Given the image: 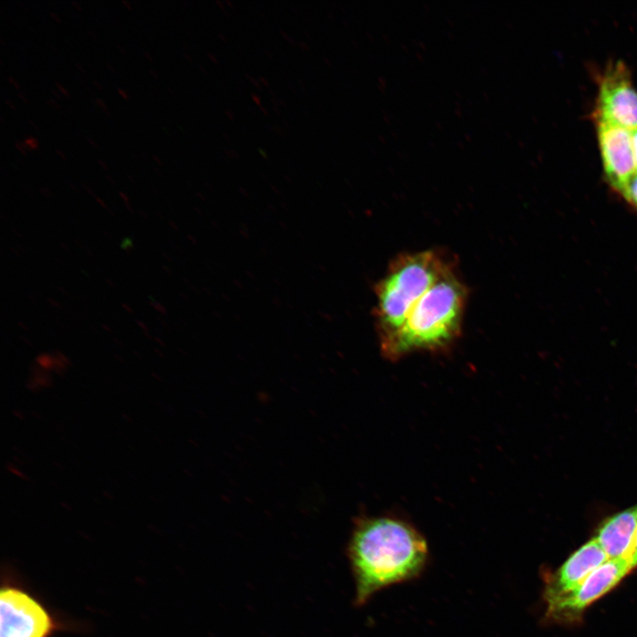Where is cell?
Segmentation results:
<instances>
[{"label":"cell","mask_w":637,"mask_h":637,"mask_svg":"<svg viewBox=\"0 0 637 637\" xmlns=\"http://www.w3.org/2000/svg\"><path fill=\"white\" fill-rule=\"evenodd\" d=\"M50 93L57 99H61V97H62L61 94L53 88H50Z\"/></svg>","instance_id":"cell-27"},{"label":"cell","mask_w":637,"mask_h":637,"mask_svg":"<svg viewBox=\"0 0 637 637\" xmlns=\"http://www.w3.org/2000/svg\"><path fill=\"white\" fill-rule=\"evenodd\" d=\"M346 552L357 606L383 588L417 579L429 560L423 534L408 521L392 516L357 518Z\"/></svg>","instance_id":"cell-1"},{"label":"cell","mask_w":637,"mask_h":637,"mask_svg":"<svg viewBox=\"0 0 637 637\" xmlns=\"http://www.w3.org/2000/svg\"><path fill=\"white\" fill-rule=\"evenodd\" d=\"M116 47H117V49H118L122 54H124V55L127 54V51L125 50V49H124L121 45H119V43H117V44H116Z\"/></svg>","instance_id":"cell-37"},{"label":"cell","mask_w":637,"mask_h":637,"mask_svg":"<svg viewBox=\"0 0 637 637\" xmlns=\"http://www.w3.org/2000/svg\"><path fill=\"white\" fill-rule=\"evenodd\" d=\"M105 178L110 183L115 184V180L110 175H105Z\"/></svg>","instance_id":"cell-42"},{"label":"cell","mask_w":637,"mask_h":637,"mask_svg":"<svg viewBox=\"0 0 637 637\" xmlns=\"http://www.w3.org/2000/svg\"><path fill=\"white\" fill-rule=\"evenodd\" d=\"M632 134V144L635 161V166L637 171V128L631 131Z\"/></svg>","instance_id":"cell-13"},{"label":"cell","mask_w":637,"mask_h":637,"mask_svg":"<svg viewBox=\"0 0 637 637\" xmlns=\"http://www.w3.org/2000/svg\"><path fill=\"white\" fill-rule=\"evenodd\" d=\"M104 64H105L106 68H107L110 72L115 73V67H114L111 63L105 62Z\"/></svg>","instance_id":"cell-29"},{"label":"cell","mask_w":637,"mask_h":637,"mask_svg":"<svg viewBox=\"0 0 637 637\" xmlns=\"http://www.w3.org/2000/svg\"><path fill=\"white\" fill-rule=\"evenodd\" d=\"M92 83H93V84H94V86H95L96 88H97L98 89H100V90H102V89H103V88H102L101 84H100L99 82H97L96 81H95V80H94V81H92Z\"/></svg>","instance_id":"cell-40"},{"label":"cell","mask_w":637,"mask_h":637,"mask_svg":"<svg viewBox=\"0 0 637 637\" xmlns=\"http://www.w3.org/2000/svg\"><path fill=\"white\" fill-rule=\"evenodd\" d=\"M85 139H86V141H87L90 145H92L94 148L97 149V148L99 147L98 144L96 142V141H95L94 139H92V138H90V137H88V136H86Z\"/></svg>","instance_id":"cell-22"},{"label":"cell","mask_w":637,"mask_h":637,"mask_svg":"<svg viewBox=\"0 0 637 637\" xmlns=\"http://www.w3.org/2000/svg\"><path fill=\"white\" fill-rule=\"evenodd\" d=\"M88 34L90 35V37L93 39V41L96 42L97 39L96 37V34L93 31H91V29L88 30Z\"/></svg>","instance_id":"cell-36"},{"label":"cell","mask_w":637,"mask_h":637,"mask_svg":"<svg viewBox=\"0 0 637 637\" xmlns=\"http://www.w3.org/2000/svg\"><path fill=\"white\" fill-rule=\"evenodd\" d=\"M637 530V504L605 518L596 530L595 539L608 559H628Z\"/></svg>","instance_id":"cell-9"},{"label":"cell","mask_w":637,"mask_h":637,"mask_svg":"<svg viewBox=\"0 0 637 637\" xmlns=\"http://www.w3.org/2000/svg\"><path fill=\"white\" fill-rule=\"evenodd\" d=\"M127 177L132 183H135V180L130 174H127Z\"/></svg>","instance_id":"cell-44"},{"label":"cell","mask_w":637,"mask_h":637,"mask_svg":"<svg viewBox=\"0 0 637 637\" xmlns=\"http://www.w3.org/2000/svg\"><path fill=\"white\" fill-rule=\"evenodd\" d=\"M97 162L104 170H108V165H106V163L104 160L99 159Z\"/></svg>","instance_id":"cell-30"},{"label":"cell","mask_w":637,"mask_h":637,"mask_svg":"<svg viewBox=\"0 0 637 637\" xmlns=\"http://www.w3.org/2000/svg\"><path fill=\"white\" fill-rule=\"evenodd\" d=\"M595 116L630 131L637 128V90L621 61L610 65L601 77Z\"/></svg>","instance_id":"cell-6"},{"label":"cell","mask_w":637,"mask_h":637,"mask_svg":"<svg viewBox=\"0 0 637 637\" xmlns=\"http://www.w3.org/2000/svg\"><path fill=\"white\" fill-rule=\"evenodd\" d=\"M49 46L51 47L53 50H55V48L50 43L49 44Z\"/></svg>","instance_id":"cell-48"},{"label":"cell","mask_w":637,"mask_h":637,"mask_svg":"<svg viewBox=\"0 0 637 637\" xmlns=\"http://www.w3.org/2000/svg\"><path fill=\"white\" fill-rule=\"evenodd\" d=\"M55 151H56L57 155H58L60 158H62V159H64V160L66 159L65 154L61 150L56 149Z\"/></svg>","instance_id":"cell-28"},{"label":"cell","mask_w":637,"mask_h":637,"mask_svg":"<svg viewBox=\"0 0 637 637\" xmlns=\"http://www.w3.org/2000/svg\"><path fill=\"white\" fill-rule=\"evenodd\" d=\"M98 203H100L103 207L106 208L105 203L100 199L99 197H96Z\"/></svg>","instance_id":"cell-43"},{"label":"cell","mask_w":637,"mask_h":637,"mask_svg":"<svg viewBox=\"0 0 637 637\" xmlns=\"http://www.w3.org/2000/svg\"><path fill=\"white\" fill-rule=\"evenodd\" d=\"M619 194L637 211V173L631 178Z\"/></svg>","instance_id":"cell-10"},{"label":"cell","mask_w":637,"mask_h":637,"mask_svg":"<svg viewBox=\"0 0 637 637\" xmlns=\"http://www.w3.org/2000/svg\"><path fill=\"white\" fill-rule=\"evenodd\" d=\"M94 102H95V104H96V105H98V106L103 110V111H104L106 115L111 116L110 111H109V109H108L106 104H105L102 99H100V98H95V99H94Z\"/></svg>","instance_id":"cell-14"},{"label":"cell","mask_w":637,"mask_h":637,"mask_svg":"<svg viewBox=\"0 0 637 637\" xmlns=\"http://www.w3.org/2000/svg\"><path fill=\"white\" fill-rule=\"evenodd\" d=\"M628 561L630 563L632 569L637 567V530H636V534H635V538H634L633 549L628 557Z\"/></svg>","instance_id":"cell-12"},{"label":"cell","mask_w":637,"mask_h":637,"mask_svg":"<svg viewBox=\"0 0 637 637\" xmlns=\"http://www.w3.org/2000/svg\"><path fill=\"white\" fill-rule=\"evenodd\" d=\"M137 323H138V324L140 325V326L142 327L143 329H147V327L144 326L145 325H144L142 322L141 323V322L137 321Z\"/></svg>","instance_id":"cell-45"},{"label":"cell","mask_w":637,"mask_h":637,"mask_svg":"<svg viewBox=\"0 0 637 637\" xmlns=\"http://www.w3.org/2000/svg\"><path fill=\"white\" fill-rule=\"evenodd\" d=\"M46 103H47L50 106H51L52 108H55V109H60V108H61L60 105L58 104V103L54 98H48V99L46 100Z\"/></svg>","instance_id":"cell-18"},{"label":"cell","mask_w":637,"mask_h":637,"mask_svg":"<svg viewBox=\"0 0 637 637\" xmlns=\"http://www.w3.org/2000/svg\"><path fill=\"white\" fill-rule=\"evenodd\" d=\"M75 66H76L77 69H79V71H80L81 73H86L85 70H84V68L80 65V63H75Z\"/></svg>","instance_id":"cell-39"},{"label":"cell","mask_w":637,"mask_h":637,"mask_svg":"<svg viewBox=\"0 0 637 637\" xmlns=\"http://www.w3.org/2000/svg\"><path fill=\"white\" fill-rule=\"evenodd\" d=\"M632 570L626 558L608 559L575 588L547 603L546 617L556 622H572L587 607L613 587Z\"/></svg>","instance_id":"cell-5"},{"label":"cell","mask_w":637,"mask_h":637,"mask_svg":"<svg viewBox=\"0 0 637 637\" xmlns=\"http://www.w3.org/2000/svg\"><path fill=\"white\" fill-rule=\"evenodd\" d=\"M4 103L11 108L12 110H16L14 104L7 98L4 99Z\"/></svg>","instance_id":"cell-31"},{"label":"cell","mask_w":637,"mask_h":637,"mask_svg":"<svg viewBox=\"0 0 637 637\" xmlns=\"http://www.w3.org/2000/svg\"><path fill=\"white\" fill-rule=\"evenodd\" d=\"M14 144H15L16 149H17L22 155H27V149H26L25 144H24L23 142H21V141H19V140H16L15 142H14Z\"/></svg>","instance_id":"cell-16"},{"label":"cell","mask_w":637,"mask_h":637,"mask_svg":"<svg viewBox=\"0 0 637 637\" xmlns=\"http://www.w3.org/2000/svg\"><path fill=\"white\" fill-rule=\"evenodd\" d=\"M152 158H153V160H154L158 165H163V163L161 162V160L159 159V157H158L157 155H154V154H153V155H152Z\"/></svg>","instance_id":"cell-34"},{"label":"cell","mask_w":637,"mask_h":637,"mask_svg":"<svg viewBox=\"0 0 637 637\" xmlns=\"http://www.w3.org/2000/svg\"><path fill=\"white\" fill-rule=\"evenodd\" d=\"M55 86H56V88L58 89V92H59L62 96H64L66 97V98H69V97H70V93H69V91L64 87V85H62L61 83H59V82L57 81V82H55Z\"/></svg>","instance_id":"cell-15"},{"label":"cell","mask_w":637,"mask_h":637,"mask_svg":"<svg viewBox=\"0 0 637 637\" xmlns=\"http://www.w3.org/2000/svg\"><path fill=\"white\" fill-rule=\"evenodd\" d=\"M122 248L125 249H132L133 243L130 240H124V242L121 244Z\"/></svg>","instance_id":"cell-21"},{"label":"cell","mask_w":637,"mask_h":637,"mask_svg":"<svg viewBox=\"0 0 637 637\" xmlns=\"http://www.w3.org/2000/svg\"><path fill=\"white\" fill-rule=\"evenodd\" d=\"M39 190H40V192H41L43 196H45L46 197H51V196H53V195H52V193L50 192V190L49 188H40Z\"/></svg>","instance_id":"cell-20"},{"label":"cell","mask_w":637,"mask_h":637,"mask_svg":"<svg viewBox=\"0 0 637 637\" xmlns=\"http://www.w3.org/2000/svg\"><path fill=\"white\" fill-rule=\"evenodd\" d=\"M7 81L10 84H12L16 89H20V85L18 83V81L12 76L7 77Z\"/></svg>","instance_id":"cell-19"},{"label":"cell","mask_w":637,"mask_h":637,"mask_svg":"<svg viewBox=\"0 0 637 637\" xmlns=\"http://www.w3.org/2000/svg\"><path fill=\"white\" fill-rule=\"evenodd\" d=\"M71 4H72L75 9H77L78 11H80V12L82 11V8H81V4H80L77 1L72 0V1H71Z\"/></svg>","instance_id":"cell-26"},{"label":"cell","mask_w":637,"mask_h":637,"mask_svg":"<svg viewBox=\"0 0 637 637\" xmlns=\"http://www.w3.org/2000/svg\"><path fill=\"white\" fill-rule=\"evenodd\" d=\"M72 629L34 594L13 572L2 573L0 637H53Z\"/></svg>","instance_id":"cell-4"},{"label":"cell","mask_w":637,"mask_h":637,"mask_svg":"<svg viewBox=\"0 0 637 637\" xmlns=\"http://www.w3.org/2000/svg\"><path fill=\"white\" fill-rule=\"evenodd\" d=\"M595 120L603 172L609 184L619 193L637 173L631 131L610 122Z\"/></svg>","instance_id":"cell-7"},{"label":"cell","mask_w":637,"mask_h":637,"mask_svg":"<svg viewBox=\"0 0 637 637\" xmlns=\"http://www.w3.org/2000/svg\"><path fill=\"white\" fill-rule=\"evenodd\" d=\"M17 96H18V97H19V99H21L25 104H28L27 98L26 97V96H25L22 92H19H19L17 93Z\"/></svg>","instance_id":"cell-25"},{"label":"cell","mask_w":637,"mask_h":637,"mask_svg":"<svg viewBox=\"0 0 637 637\" xmlns=\"http://www.w3.org/2000/svg\"><path fill=\"white\" fill-rule=\"evenodd\" d=\"M23 142L25 144L27 150H28V151L37 150L39 147L38 140L32 135H28V136L25 137Z\"/></svg>","instance_id":"cell-11"},{"label":"cell","mask_w":637,"mask_h":637,"mask_svg":"<svg viewBox=\"0 0 637 637\" xmlns=\"http://www.w3.org/2000/svg\"><path fill=\"white\" fill-rule=\"evenodd\" d=\"M467 288L452 267L418 301L401 327L380 343L390 361L416 352H438L459 338L467 301Z\"/></svg>","instance_id":"cell-2"},{"label":"cell","mask_w":637,"mask_h":637,"mask_svg":"<svg viewBox=\"0 0 637 637\" xmlns=\"http://www.w3.org/2000/svg\"><path fill=\"white\" fill-rule=\"evenodd\" d=\"M122 4L126 6V8H127V10H129V11H132V10H133L132 5H131V4H130L128 1L123 0V1H122Z\"/></svg>","instance_id":"cell-33"},{"label":"cell","mask_w":637,"mask_h":637,"mask_svg":"<svg viewBox=\"0 0 637 637\" xmlns=\"http://www.w3.org/2000/svg\"><path fill=\"white\" fill-rule=\"evenodd\" d=\"M49 14L56 22L61 23V19L57 13H55L54 12H50Z\"/></svg>","instance_id":"cell-24"},{"label":"cell","mask_w":637,"mask_h":637,"mask_svg":"<svg viewBox=\"0 0 637 637\" xmlns=\"http://www.w3.org/2000/svg\"><path fill=\"white\" fill-rule=\"evenodd\" d=\"M28 122L35 129H38L37 124L33 119H29Z\"/></svg>","instance_id":"cell-41"},{"label":"cell","mask_w":637,"mask_h":637,"mask_svg":"<svg viewBox=\"0 0 637 637\" xmlns=\"http://www.w3.org/2000/svg\"><path fill=\"white\" fill-rule=\"evenodd\" d=\"M117 92L123 99H125V100L130 99L128 93L126 90H124L123 88H118Z\"/></svg>","instance_id":"cell-17"},{"label":"cell","mask_w":637,"mask_h":637,"mask_svg":"<svg viewBox=\"0 0 637 637\" xmlns=\"http://www.w3.org/2000/svg\"><path fill=\"white\" fill-rule=\"evenodd\" d=\"M452 267L453 262L435 249L404 253L391 261L374 288L379 343L401 327L418 301Z\"/></svg>","instance_id":"cell-3"},{"label":"cell","mask_w":637,"mask_h":637,"mask_svg":"<svg viewBox=\"0 0 637 637\" xmlns=\"http://www.w3.org/2000/svg\"><path fill=\"white\" fill-rule=\"evenodd\" d=\"M119 196H120L122 197V199L124 200V203H128V202H129L128 197H127V195H126L125 193H123L122 191L119 192Z\"/></svg>","instance_id":"cell-35"},{"label":"cell","mask_w":637,"mask_h":637,"mask_svg":"<svg viewBox=\"0 0 637 637\" xmlns=\"http://www.w3.org/2000/svg\"><path fill=\"white\" fill-rule=\"evenodd\" d=\"M149 73H150V74L153 78H155V79H157V78L158 77L157 72H156L155 70H153V69H149Z\"/></svg>","instance_id":"cell-38"},{"label":"cell","mask_w":637,"mask_h":637,"mask_svg":"<svg viewBox=\"0 0 637 637\" xmlns=\"http://www.w3.org/2000/svg\"><path fill=\"white\" fill-rule=\"evenodd\" d=\"M608 557L595 538L577 550L546 580L543 597L549 603L575 588Z\"/></svg>","instance_id":"cell-8"},{"label":"cell","mask_w":637,"mask_h":637,"mask_svg":"<svg viewBox=\"0 0 637 637\" xmlns=\"http://www.w3.org/2000/svg\"><path fill=\"white\" fill-rule=\"evenodd\" d=\"M143 55H144V57H145L148 60H150V61H152V60H153V58H152V55H151L150 52H148L147 50H144V51H143Z\"/></svg>","instance_id":"cell-32"},{"label":"cell","mask_w":637,"mask_h":637,"mask_svg":"<svg viewBox=\"0 0 637 637\" xmlns=\"http://www.w3.org/2000/svg\"><path fill=\"white\" fill-rule=\"evenodd\" d=\"M151 305H152L155 309H157L158 311H160V312H162V313H163V311H165L164 307H163L160 303H157V302L151 303Z\"/></svg>","instance_id":"cell-23"},{"label":"cell","mask_w":637,"mask_h":637,"mask_svg":"<svg viewBox=\"0 0 637 637\" xmlns=\"http://www.w3.org/2000/svg\"><path fill=\"white\" fill-rule=\"evenodd\" d=\"M167 89H168V91H169L172 95H174L173 89H171L169 87L167 88Z\"/></svg>","instance_id":"cell-47"},{"label":"cell","mask_w":637,"mask_h":637,"mask_svg":"<svg viewBox=\"0 0 637 637\" xmlns=\"http://www.w3.org/2000/svg\"><path fill=\"white\" fill-rule=\"evenodd\" d=\"M127 310L129 311V312H132V309L129 308V306H127L126 304L123 305Z\"/></svg>","instance_id":"cell-46"}]
</instances>
